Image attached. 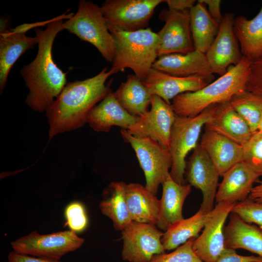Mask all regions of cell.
<instances>
[{
  "label": "cell",
  "instance_id": "29",
  "mask_svg": "<svg viewBox=\"0 0 262 262\" xmlns=\"http://www.w3.org/2000/svg\"><path fill=\"white\" fill-rule=\"evenodd\" d=\"M123 181L112 182L105 190L106 196L100 202L102 213L113 222L115 229L122 230L132 222L129 211Z\"/></svg>",
  "mask_w": 262,
  "mask_h": 262
},
{
  "label": "cell",
  "instance_id": "30",
  "mask_svg": "<svg viewBox=\"0 0 262 262\" xmlns=\"http://www.w3.org/2000/svg\"><path fill=\"white\" fill-rule=\"evenodd\" d=\"M200 209L193 216L175 223L163 233L162 243L165 250L175 249L192 238L198 236L208 214Z\"/></svg>",
  "mask_w": 262,
  "mask_h": 262
},
{
  "label": "cell",
  "instance_id": "38",
  "mask_svg": "<svg viewBox=\"0 0 262 262\" xmlns=\"http://www.w3.org/2000/svg\"><path fill=\"white\" fill-rule=\"evenodd\" d=\"M8 262H60L59 260L33 257L14 251L9 253Z\"/></svg>",
  "mask_w": 262,
  "mask_h": 262
},
{
  "label": "cell",
  "instance_id": "4",
  "mask_svg": "<svg viewBox=\"0 0 262 262\" xmlns=\"http://www.w3.org/2000/svg\"><path fill=\"white\" fill-rule=\"evenodd\" d=\"M115 41V53L111 68L114 73L131 69L141 81L157 60L159 39L150 28L135 32L109 29Z\"/></svg>",
  "mask_w": 262,
  "mask_h": 262
},
{
  "label": "cell",
  "instance_id": "22",
  "mask_svg": "<svg viewBox=\"0 0 262 262\" xmlns=\"http://www.w3.org/2000/svg\"><path fill=\"white\" fill-rule=\"evenodd\" d=\"M205 127L242 146L248 142L253 134L247 123L232 107L229 101L217 105Z\"/></svg>",
  "mask_w": 262,
  "mask_h": 262
},
{
  "label": "cell",
  "instance_id": "37",
  "mask_svg": "<svg viewBox=\"0 0 262 262\" xmlns=\"http://www.w3.org/2000/svg\"><path fill=\"white\" fill-rule=\"evenodd\" d=\"M215 262H262V258L259 256L239 255L235 250L226 247L222 254Z\"/></svg>",
  "mask_w": 262,
  "mask_h": 262
},
{
  "label": "cell",
  "instance_id": "35",
  "mask_svg": "<svg viewBox=\"0 0 262 262\" xmlns=\"http://www.w3.org/2000/svg\"><path fill=\"white\" fill-rule=\"evenodd\" d=\"M66 224L76 232L83 230L87 224V218L83 205L78 202L69 204L65 210Z\"/></svg>",
  "mask_w": 262,
  "mask_h": 262
},
{
  "label": "cell",
  "instance_id": "5",
  "mask_svg": "<svg viewBox=\"0 0 262 262\" xmlns=\"http://www.w3.org/2000/svg\"><path fill=\"white\" fill-rule=\"evenodd\" d=\"M64 30L93 45L106 61L112 63L115 43L101 7L91 1L80 0L77 12L64 22Z\"/></svg>",
  "mask_w": 262,
  "mask_h": 262
},
{
  "label": "cell",
  "instance_id": "32",
  "mask_svg": "<svg viewBox=\"0 0 262 262\" xmlns=\"http://www.w3.org/2000/svg\"><path fill=\"white\" fill-rule=\"evenodd\" d=\"M243 161L262 176V133H253L248 142L243 146Z\"/></svg>",
  "mask_w": 262,
  "mask_h": 262
},
{
  "label": "cell",
  "instance_id": "23",
  "mask_svg": "<svg viewBox=\"0 0 262 262\" xmlns=\"http://www.w3.org/2000/svg\"><path fill=\"white\" fill-rule=\"evenodd\" d=\"M162 185L160 212L156 226L165 231L173 224L184 219L183 205L191 193V186L189 184L181 185L177 183L170 175Z\"/></svg>",
  "mask_w": 262,
  "mask_h": 262
},
{
  "label": "cell",
  "instance_id": "11",
  "mask_svg": "<svg viewBox=\"0 0 262 262\" xmlns=\"http://www.w3.org/2000/svg\"><path fill=\"white\" fill-rule=\"evenodd\" d=\"M162 232L156 225L132 221L122 230L121 257L128 262H149L165 253Z\"/></svg>",
  "mask_w": 262,
  "mask_h": 262
},
{
  "label": "cell",
  "instance_id": "40",
  "mask_svg": "<svg viewBox=\"0 0 262 262\" xmlns=\"http://www.w3.org/2000/svg\"><path fill=\"white\" fill-rule=\"evenodd\" d=\"M206 6L212 17L219 24L223 19L220 9L221 1L220 0H201Z\"/></svg>",
  "mask_w": 262,
  "mask_h": 262
},
{
  "label": "cell",
  "instance_id": "39",
  "mask_svg": "<svg viewBox=\"0 0 262 262\" xmlns=\"http://www.w3.org/2000/svg\"><path fill=\"white\" fill-rule=\"evenodd\" d=\"M195 0H165L168 9L176 11L190 10L196 3Z\"/></svg>",
  "mask_w": 262,
  "mask_h": 262
},
{
  "label": "cell",
  "instance_id": "14",
  "mask_svg": "<svg viewBox=\"0 0 262 262\" xmlns=\"http://www.w3.org/2000/svg\"><path fill=\"white\" fill-rule=\"evenodd\" d=\"M219 175L211 159L199 144L186 162L184 178L203 196L200 209L209 213L214 208Z\"/></svg>",
  "mask_w": 262,
  "mask_h": 262
},
{
  "label": "cell",
  "instance_id": "42",
  "mask_svg": "<svg viewBox=\"0 0 262 262\" xmlns=\"http://www.w3.org/2000/svg\"><path fill=\"white\" fill-rule=\"evenodd\" d=\"M258 131L262 133V117L261 118V120L260 121V122L258 127Z\"/></svg>",
  "mask_w": 262,
  "mask_h": 262
},
{
  "label": "cell",
  "instance_id": "36",
  "mask_svg": "<svg viewBox=\"0 0 262 262\" xmlns=\"http://www.w3.org/2000/svg\"><path fill=\"white\" fill-rule=\"evenodd\" d=\"M246 91L262 98V57L252 62Z\"/></svg>",
  "mask_w": 262,
  "mask_h": 262
},
{
  "label": "cell",
  "instance_id": "16",
  "mask_svg": "<svg viewBox=\"0 0 262 262\" xmlns=\"http://www.w3.org/2000/svg\"><path fill=\"white\" fill-rule=\"evenodd\" d=\"M150 110L139 117L131 134L149 136L169 151L171 131L177 116L171 104L153 95Z\"/></svg>",
  "mask_w": 262,
  "mask_h": 262
},
{
  "label": "cell",
  "instance_id": "26",
  "mask_svg": "<svg viewBox=\"0 0 262 262\" xmlns=\"http://www.w3.org/2000/svg\"><path fill=\"white\" fill-rule=\"evenodd\" d=\"M234 32L243 56L252 61L262 57V7L251 19L243 16L235 18Z\"/></svg>",
  "mask_w": 262,
  "mask_h": 262
},
{
  "label": "cell",
  "instance_id": "21",
  "mask_svg": "<svg viewBox=\"0 0 262 262\" xmlns=\"http://www.w3.org/2000/svg\"><path fill=\"white\" fill-rule=\"evenodd\" d=\"M213 163L219 176L243 161V147L229 138L205 128L200 143Z\"/></svg>",
  "mask_w": 262,
  "mask_h": 262
},
{
  "label": "cell",
  "instance_id": "3",
  "mask_svg": "<svg viewBox=\"0 0 262 262\" xmlns=\"http://www.w3.org/2000/svg\"><path fill=\"white\" fill-rule=\"evenodd\" d=\"M252 61L243 56L240 62L227 72L195 92L181 94L172 100L177 115L195 116L209 107L229 101L234 96L246 91Z\"/></svg>",
  "mask_w": 262,
  "mask_h": 262
},
{
  "label": "cell",
  "instance_id": "6",
  "mask_svg": "<svg viewBox=\"0 0 262 262\" xmlns=\"http://www.w3.org/2000/svg\"><path fill=\"white\" fill-rule=\"evenodd\" d=\"M218 104L209 107L194 117L177 115L171 131L169 149L172 159L170 175L177 183L186 184L185 158L188 153L198 144L202 128L209 120Z\"/></svg>",
  "mask_w": 262,
  "mask_h": 262
},
{
  "label": "cell",
  "instance_id": "34",
  "mask_svg": "<svg viewBox=\"0 0 262 262\" xmlns=\"http://www.w3.org/2000/svg\"><path fill=\"white\" fill-rule=\"evenodd\" d=\"M231 213L247 223L262 227V202L247 198L235 204Z\"/></svg>",
  "mask_w": 262,
  "mask_h": 262
},
{
  "label": "cell",
  "instance_id": "8",
  "mask_svg": "<svg viewBox=\"0 0 262 262\" xmlns=\"http://www.w3.org/2000/svg\"><path fill=\"white\" fill-rule=\"evenodd\" d=\"M84 239L70 230L48 234L33 231L11 243L13 251L33 257L59 260L80 248Z\"/></svg>",
  "mask_w": 262,
  "mask_h": 262
},
{
  "label": "cell",
  "instance_id": "7",
  "mask_svg": "<svg viewBox=\"0 0 262 262\" xmlns=\"http://www.w3.org/2000/svg\"><path fill=\"white\" fill-rule=\"evenodd\" d=\"M121 135L134 150L146 180L145 187L157 195L159 186L170 175L172 159L169 151L147 136L134 135L122 129Z\"/></svg>",
  "mask_w": 262,
  "mask_h": 262
},
{
  "label": "cell",
  "instance_id": "27",
  "mask_svg": "<svg viewBox=\"0 0 262 262\" xmlns=\"http://www.w3.org/2000/svg\"><path fill=\"white\" fill-rule=\"evenodd\" d=\"M113 94L124 109L137 117L148 111L153 97L134 74L129 75L126 81L122 82Z\"/></svg>",
  "mask_w": 262,
  "mask_h": 262
},
{
  "label": "cell",
  "instance_id": "25",
  "mask_svg": "<svg viewBox=\"0 0 262 262\" xmlns=\"http://www.w3.org/2000/svg\"><path fill=\"white\" fill-rule=\"evenodd\" d=\"M225 247L243 249L262 258V227L247 223L231 213L224 228Z\"/></svg>",
  "mask_w": 262,
  "mask_h": 262
},
{
  "label": "cell",
  "instance_id": "28",
  "mask_svg": "<svg viewBox=\"0 0 262 262\" xmlns=\"http://www.w3.org/2000/svg\"><path fill=\"white\" fill-rule=\"evenodd\" d=\"M190 15L195 50L206 54L217 34L220 24L212 17L201 0L190 10Z\"/></svg>",
  "mask_w": 262,
  "mask_h": 262
},
{
  "label": "cell",
  "instance_id": "9",
  "mask_svg": "<svg viewBox=\"0 0 262 262\" xmlns=\"http://www.w3.org/2000/svg\"><path fill=\"white\" fill-rule=\"evenodd\" d=\"M164 0H106L101 8L108 29L135 32L147 28Z\"/></svg>",
  "mask_w": 262,
  "mask_h": 262
},
{
  "label": "cell",
  "instance_id": "15",
  "mask_svg": "<svg viewBox=\"0 0 262 262\" xmlns=\"http://www.w3.org/2000/svg\"><path fill=\"white\" fill-rule=\"evenodd\" d=\"M234 19L232 13L223 16L217 34L205 54L213 73L220 76L243 57L234 32Z\"/></svg>",
  "mask_w": 262,
  "mask_h": 262
},
{
  "label": "cell",
  "instance_id": "2",
  "mask_svg": "<svg viewBox=\"0 0 262 262\" xmlns=\"http://www.w3.org/2000/svg\"><path fill=\"white\" fill-rule=\"evenodd\" d=\"M113 74V70L106 67L92 77L66 83L46 111L49 140L87 123L89 112L111 91V81L108 84L106 82Z\"/></svg>",
  "mask_w": 262,
  "mask_h": 262
},
{
  "label": "cell",
  "instance_id": "12",
  "mask_svg": "<svg viewBox=\"0 0 262 262\" xmlns=\"http://www.w3.org/2000/svg\"><path fill=\"white\" fill-rule=\"evenodd\" d=\"M159 17L165 24L157 33L159 39L158 57L175 53L186 54L195 50L190 10L176 11L164 9L160 12Z\"/></svg>",
  "mask_w": 262,
  "mask_h": 262
},
{
  "label": "cell",
  "instance_id": "19",
  "mask_svg": "<svg viewBox=\"0 0 262 262\" xmlns=\"http://www.w3.org/2000/svg\"><path fill=\"white\" fill-rule=\"evenodd\" d=\"M152 68L173 76H200L209 82L214 78L206 54L196 50L160 56Z\"/></svg>",
  "mask_w": 262,
  "mask_h": 262
},
{
  "label": "cell",
  "instance_id": "18",
  "mask_svg": "<svg viewBox=\"0 0 262 262\" xmlns=\"http://www.w3.org/2000/svg\"><path fill=\"white\" fill-rule=\"evenodd\" d=\"M138 118L122 107L111 90L89 112L87 123L97 132H108L113 126H117L131 133L135 129Z\"/></svg>",
  "mask_w": 262,
  "mask_h": 262
},
{
  "label": "cell",
  "instance_id": "1",
  "mask_svg": "<svg viewBox=\"0 0 262 262\" xmlns=\"http://www.w3.org/2000/svg\"><path fill=\"white\" fill-rule=\"evenodd\" d=\"M66 14L52 18L45 30L34 28L38 41L37 55L20 70L29 90L25 103L36 112L46 111L66 84L67 72H64L57 66L52 53L54 40L64 30V19H68L73 15Z\"/></svg>",
  "mask_w": 262,
  "mask_h": 262
},
{
  "label": "cell",
  "instance_id": "41",
  "mask_svg": "<svg viewBox=\"0 0 262 262\" xmlns=\"http://www.w3.org/2000/svg\"><path fill=\"white\" fill-rule=\"evenodd\" d=\"M247 198L253 201L262 202V181L253 187Z\"/></svg>",
  "mask_w": 262,
  "mask_h": 262
},
{
  "label": "cell",
  "instance_id": "33",
  "mask_svg": "<svg viewBox=\"0 0 262 262\" xmlns=\"http://www.w3.org/2000/svg\"><path fill=\"white\" fill-rule=\"evenodd\" d=\"M192 238L172 252L154 256L149 262H203L195 253Z\"/></svg>",
  "mask_w": 262,
  "mask_h": 262
},
{
  "label": "cell",
  "instance_id": "10",
  "mask_svg": "<svg viewBox=\"0 0 262 262\" xmlns=\"http://www.w3.org/2000/svg\"><path fill=\"white\" fill-rule=\"evenodd\" d=\"M10 18H0V91L5 88L9 72L18 59L26 51L38 44L36 37H29L26 32L40 25L48 24L49 21L24 24L10 29Z\"/></svg>",
  "mask_w": 262,
  "mask_h": 262
},
{
  "label": "cell",
  "instance_id": "20",
  "mask_svg": "<svg viewBox=\"0 0 262 262\" xmlns=\"http://www.w3.org/2000/svg\"><path fill=\"white\" fill-rule=\"evenodd\" d=\"M259 177L244 162L236 164L223 176V180L217 190L216 201L235 204L246 199Z\"/></svg>",
  "mask_w": 262,
  "mask_h": 262
},
{
  "label": "cell",
  "instance_id": "13",
  "mask_svg": "<svg viewBox=\"0 0 262 262\" xmlns=\"http://www.w3.org/2000/svg\"><path fill=\"white\" fill-rule=\"evenodd\" d=\"M234 205L219 202L208 213L201 234L193 243L195 253L202 262H215L224 251L225 223Z\"/></svg>",
  "mask_w": 262,
  "mask_h": 262
},
{
  "label": "cell",
  "instance_id": "24",
  "mask_svg": "<svg viewBox=\"0 0 262 262\" xmlns=\"http://www.w3.org/2000/svg\"><path fill=\"white\" fill-rule=\"evenodd\" d=\"M125 191L132 221L156 226L160 212V199L156 195L137 183L126 184Z\"/></svg>",
  "mask_w": 262,
  "mask_h": 262
},
{
  "label": "cell",
  "instance_id": "17",
  "mask_svg": "<svg viewBox=\"0 0 262 262\" xmlns=\"http://www.w3.org/2000/svg\"><path fill=\"white\" fill-rule=\"evenodd\" d=\"M142 82L151 94L159 96L169 104L177 96L196 91L209 83L200 76H173L153 68Z\"/></svg>",
  "mask_w": 262,
  "mask_h": 262
},
{
  "label": "cell",
  "instance_id": "31",
  "mask_svg": "<svg viewBox=\"0 0 262 262\" xmlns=\"http://www.w3.org/2000/svg\"><path fill=\"white\" fill-rule=\"evenodd\" d=\"M229 102L247 123L252 133L257 131L262 117V98L245 91L233 97Z\"/></svg>",
  "mask_w": 262,
  "mask_h": 262
}]
</instances>
